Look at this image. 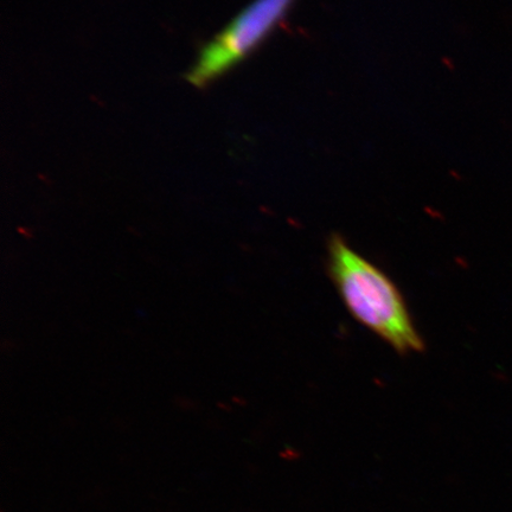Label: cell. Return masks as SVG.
<instances>
[{"instance_id": "6da1fadb", "label": "cell", "mask_w": 512, "mask_h": 512, "mask_svg": "<svg viewBox=\"0 0 512 512\" xmlns=\"http://www.w3.org/2000/svg\"><path fill=\"white\" fill-rule=\"evenodd\" d=\"M328 270L344 305L358 322L400 354L424 350L399 288L336 234L328 243Z\"/></svg>"}, {"instance_id": "7a4b0ae2", "label": "cell", "mask_w": 512, "mask_h": 512, "mask_svg": "<svg viewBox=\"0 0 512 512\" xmlns=\"http://www.w3.org/2000/svg\"><path fill=\"white\" fill-rule=\"evenodd\" d=\"M296 0H254L204 46L185 79L203 88L254 53L290 14Z\"/></svg>"}]
</instances>
